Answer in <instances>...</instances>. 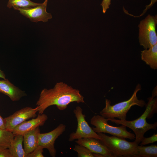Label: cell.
<instances>
[{
    "label": "cell",
    "mask_w": 157,
    "mask_h": 157,
    "mask_svg": "<svg viewBox=\"0 0 157 157\" xmlns=\"http://www.w3.org/2000/svg\"><path fill=\"white\" fill-rule=\"evenodd\" d=\"M146 105V109L143 114L138 118L132 121L126 119L121 120L115 119H108V120L117 124L123 125L132 129L135 133V141L139 144L144 137V133L151 129L155 130L157 123L149 124L146 118H151L157 112V98L151 97L148 98V102Z\"/></svg>",
    "instance_id": "obj_2"
},
{
    "label": "cell",
    "mask_w": 157,
    "mask_h": 157,
    "mask_svg": "<svg viewBox=\"0 0 157 157\" xmlns=\"http://www.w3.org/2000/svg\"><path fill=\"white\" fill-rule=\"evenodd\" d=\"M97 133L101 138L100 141L115 157H135L138 144L135 141L130 142L115 136H110L102 133Z\"/></svg>",
    "instance_id": "obj_4"
},
{
    "label": "cell",
    "mask_w": 157,
    "mask_h": 157,
    "mask_svg": "<svg viewBox=\"0 0 157 157\" xmlns=\"http://www.w3.org/2000/svg\"><path fill=\"white\" fill-rule=\"evenodd\" d=\"M141 90V85L138 84L129 99L114 105H111L110 100L106 99L105 106L100 112L99 114L108 119L117 118L119 120L126 119L127 113L132 106L137 105L143 107L146 104L144 100L138 99L137 96V92Z\"/></svg>",
    "instance_id": "obj_3"
},
{
    "label": "cell",
    "mask_w": 157,
    "mask_h": 157,
    "mask_svg": "<svg viewBox=\"0 0 157 157\" xmlns=\"http://www.w3.org/2000/svg\"><path fill=\"white\" fill-rule=\"evenodd\" d=\"M43 149L42 147L38 146L33 151L27 154L26 157H44Z\"/></svg>",
    "instance_id": "obj_21"
},
{
    "label": "cell",
    "mask_w": 157,
    "mask_h": 157,
    "mask_svg": "<svg viewBox=\"0 0 157 157\" xmlns=\"http://www.w3.org/2000/svg\"><path fill=\"white\" fill-rule=\"evenodd\" d=\"M74 102L84 103L83 97L78 90L60 82L56 83L53 88L42 90L35 108L39 114H41L51 106L56 105L59 110H63Z\"/></svg>",
    "instance_id": "obj_1"
},
{
    "label": "cell",
    "mask_w": 157,
    "mask_h": 157,
    "mask_svg": "<svg viewBox=\"0 0 157 157\" xmlns=\"http://www.w3.org/2000/svg\"><path fill=\"white\" fill-rule=\"evenodd\" d=\"M78 144L83 146L92 152L101 154L104 157H114L108 149L98 139L93 138L78 139L75 141Z\"/></svg>",
    "instance_id": "obj_11"
},
{
    "label": "cell",
    "mask_w": 157,
    "mask_h": 157,
    "mask_svg": "<svg viewBox=\"0 0 157 157\" xmlns=\"http://www.w3.org/2000/svg\"><path fill=\"white\" fill-rule=\"evenodd\" d=\"M141 51L142 60L152 69H157V43L148 49Z\"/></svg>",
    "instance_id": "obj_15"
},
{
    "label": "cell",
    "mask_w": 157,
    "mask_h": 157,
    "mask_svg": "<svg viewBox=\"0 0 157 157\" xmlns=\"http://www.w3.org/2000/svg\"><path fill=\"white\" fill-rule=\"evenodd\" d=\"M48 0H45L42 3H40L36 6L27 8H17L22 15L28 18L32 22H37L42 21L45 22L52 17L51 14L47 12Z\"/></svg>",
    "instance_id": "obj_10"
},
{
    "label": "cell",
    "mask_w": 157,
    "mask_h": 157,
    "mask_svg": "<svg viewBox=\"0 0 157 157\" xmlns=\"http://www.w3.org/2000/svg\"><path fill=\"white\" fill-rule=\"evenodd\" d=\"M0 92L8 96L13 101H18L27 96L25 91L15 85L6 78L0 79Z\"/></svg>",
    "instance_id": "obj_13"
},
{
    "label": "cell",
    "mask_w": 157,
    "mask_h": 157,
    "mask_svg": "<svg viewBox=\"0 0 157 157\" xmlns=\"http://www.w3.org/2000/svg\"><path fill=\"white\" fill-rule=\"evenodd\" d=\"M40 133L38 126L23 135L24 149L27 155L33 151L38 146Z\"/></svg>",
    "instance_id": "obj_14"
},
{
    "label": "cell",
    "mask_w": 157,
    "mask_h": 157,
    "mask_svg": "<svg viewBox=\"0 0 157 157\" xmlns=\"http://www.w3.org/2000/svg\"><path fill=\"white\" fill-rule=\"evenodd\" d=\"M157 157V145L152 144L147 146L138 145L135 157Z\"/></svg>",
    "instance_id": "obj_17"
},
{
    "label": "cell",
    "mask_w": 157,
    "mask_h": 157,
    "mask_svg": "<svg viewBox=\"0 0 157 157\" xmlns=\"http://www.w3.org/2000/svg\"><path fill=\"white\" fill-rule=\"evenodd\" d=\"M111 1V0H103L101 5L102 7V12L104 13H105L107 9L109 8Z\"/></svg>",
    "instance_id": "obj_23"
},
{
    "label": "cell",
    "mask_w": 157,
    "mask_h": 157,
    "mask_svg": "<svg viewBox=\"0 0 157 157\" xmlns=\"http://www.w3.org/2000/svg\"><path fill=\"white\" fill-rule=\"evenodd\" d=\"M108 121L107 118L97 115L94 116L91 119L90 122L95 126L92 129L97 133H106L122 138L135 139V135L128 132L126 126L121 125L119 126H114L109 125L108 123Z\"/></svg>",
    "instance_id": "obj_6"
},
{
    "label": "cell",
    "mask_w": 157,
    "mask_h": 157,
    "mask_svg": "<svg viewBox=\"0 0 157 157\" xmlns=\"http://www.w3.org/2000/svg\"><path fill=\"white\" fill-rule=\"evenodd\" d=\"M0 157H13L8 148L0 150Z\"/></svg>",
    "instance_id": "obj_24"
},
{
    "label": "cell",
    "mask_w": 157,
    "mask_h": 157,
    "mask_svg": "<svg viewBox=\"0 0 157 157\" xmlns=\"http://www.w3.org/2000/svg\"><path fill=\"white\" fill-rule=\"evenodd\" d=\"M157 23V15L154 16L149 15L140 22L138 25L139 42L145 49H147L157 43L156 31Z\"/></svg>",
    "instance_id": "obj_5"
},
{
    "label": "cell",
    "mask_w": 157,
    "mask_h": 157,
    "mask_svg": "<svg viewBox=\"0 0 157 157\" xmlns=\"http://www.w3.org/2000/svg\"><path fill=\"white\" fill-rule=\"evenodd\" d=\"M23 136L15 135L13 140L9 148L13 157H26L23 147Z\"/></svg>",
    "instance_id": "obj_16"
},
{
    "label": "cell",
    "mask_w": 157,
    "mask_h": 157,
    "mask_svg": "<svg viewBox=\"0 0 157 157\" xmlns=\"http://www.w3.org/2000/svg\"><path fill=\"white\" fill-rule=\"evenodd\" d=\"M37 112L35 108L30 107H24L15 112L4 118L5 129L12 132L17 125L29 119L36 117Z\"/></svg>",
    "instance_id": "obj_8"
},
{
    "label": "cell",
    "mask_w": 157,
    "mask_h": 157,
    "mask_svg": "<svg viewBox=\"0 0 157 157\" xmlns=\"http://www.w3.org/2000/svg\"><path fill=\"white\" fill-rule=\"evenodd\" d=\"M47 116L44 114H39L35 118L26 121L16 126L12 131L13 134L23 135L37 127L43 126L48 119Z\"/></svg>",
    "instance_id": "obj_12"
},
{
    "label": "cell",
    "mask_w": 157,
    "mask_h": 157,
    "mask_svg": "<svg viewBox=\"0 0 157 157\" xmlns=\"http://www.w3.org/2000/svg\"><path fill=\"white\" fill-rule=\"evenodd\" d=\"M14 135L12 132L0 129V150L9 148Z\"/></svg>",
    "instance_id": "obj_18"
},
{
    "label": "cell",
    "mask_w": 157,
    "mask_h": 157,
    "mask_svg": "<svg viewBox=\"0 0 157 157\" xmlns=\"http://www.w3.org/2000/svg\"><path fill=\"white\" fill-rule=\"evenodd\" d=\"M73 149L77 152L78 157H97L96 153L92 152L88 149L81 145H75Z\"/></svg>",
    "instance_id": "obj_20"
},
{
    "label": "cell",
    "mask_w": 157,
    "mask_h": 157,
    "mask_svg": "<svg viewBox=\"0 0 157 157\" xmlns=\"http://www.w3.org/2000/svg\"><path fill=\"white\" fill-rule=\"evenodd\" d=\"M0 78L5 79L6 78V76L4 72L1 69L0 65Z\"/></svg>",
    "instance_id": "obj_26"
},
{
    "label": "cell",
    "mask_w": 157,
    "mask_h": 157,
    "mask_svg": "<svg viewBox=\"0 0 157 157\" xmlns=\"http://www.w3.org/2000/svg\"><path fill=\"white\" fill-rule=\"evenodd\" d=\"M157 141V134H154L151 136L145 138L144 137L141 141L140 144L141 146H143L146 144L153 143Z\"/></svg>",
    "instance_id": "obj_22"
},
{
    "label": "cell",
    "mask_w": 157,
    "mask_h": 157,
    "mask_svg": "<svg viewBox=\"0 0 157 157\" xmlns=\"http://www.w3.org/2000/svg\"><path fill=\"white\" fill-rule=\"evenodd\" d=\"M82 111V109L79 106H76L73 110L77 119V126L76 131L70 134L69 141L72 142L78 139L87 138L101 140L100 136L93 131L86 121L85 116L83 113Z\"/></svg>",
    "instance_id": "obj_7"
},
{
    "label": "cell",
    "mask_w": 157,
    "mask_h": 157,
    "mask_svg": "<svg viewBox=\"0 0 157 157\" xmlns=\"http://www.w3.org/2000/svg\"><path fill=\"white\" fill-rule=\"evenodd\" d=\"M40 3L34 2L31 0H9L7 7L9 8L13 7L15 10L17 8H27L34 7Z\"/></svg>",
    "instance_id": "obj_19"
},
{
    "label": "cell",
    "mask_w": 157,
    "mask_h": 157,
    "mask_svg": "<svg viewBox=\"0 0 157 157\" xmlns=\"http://www.w3.org/2000/svg\"><path fill=\"white\" fill-rule=\"evenodd\" d=\"M0 129H5V124L4 118L0 115Z\"/></svg>",
    "instance_id": "obj_25"
},
{
    "label": "cell",
    "mask_w": 157,
    "mask_h": 157,
    "mask_svg": "<svg viewBox=\"0 0 157 157\" xmlns=\"http://www.w3.org/2000/svg\"><path fill=\"white\" fill-rule=\"evenodd\" d=\"M66 126L63 124H60L52 131L46 133H40L38 142V146L44 149H47L52 157L56 156V151L54 147L56 140L65 131Z\"/></svg>",
    "instance_id": "obj_9"
}]
</instances>
